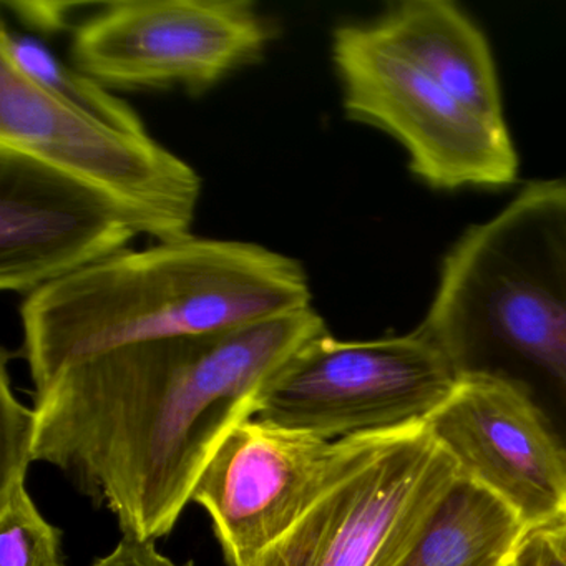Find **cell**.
<instances>
[{"mask_svg":"<svg viewBox=\"0 0 566 566\" xmlns=\"http://www.w3.org/2000/svg\"><path fill=\"white\" fill-rule=\"evenodd\" d=\"M327 333L313 306L240 329L117 347L34 390L32 459L61 470L122 533L170 535L205 467L301 346Z\"/></svg>","mask_w":566,"mask_h":566,"instance_id":"6da1fadb","label":"cell"},{"mask_svg":"<svg viewBox=\"0 0 566 566\" xmlns=\"http://www.w3.org/2000/svg\"><path fill=\"white\" fill-rule=\"evenodd\" d=\"M311 306L296 258L190 234L115 254L25 296L21 353L38 390L117 347L240 329Z\"/></svg>","mask_w":566,"mask_h":566,"instance_id":"7a4b0ae2","label":"cell"},{"mask_svg":"<svg viewBox=\"0 0 566 566\" xmlns=\"http://www.w3.org/2000/svg\"><path fill=\"white\" fill-rule=\"evenodd\" d=\"M419 329L459 379L515 390L566 450V180L530 181L460 237Z\"/></svg>","mask_w":566,"mask_h":566,"instance_id":"3957f363","label":"cell"},{"mask_svg":"<svg viewBox=\"0 0 566 566\" xmlns=\"http://www.w3.org/2000/svg\"><path fill=\"white\" fill-rule=\"evenodd\" d=\"M457 476L427 423L336 440L319 495L253 566H392Z\"/></svg>","mask_w":566,"mask_h":566,"instance_id":"277c9868","label":"cell"},{"mask_svg":"<svg viewBox=\"0 0 566 566\" xmlns=\"http://www.w3.org/2000/svg\"><path fill=\"white\" fill-rule=\"evenodd\" d=\"M446 354L417 327L406 336L301 346L268 384L254 419L336 442L422 426L459 384Z\"/></svg>","mask_w":566,"mask_h":566,"instance_id":"5b68a950","label":"cell"},{"mask_svg":"<svg viewBox=\"0 0 566 566\" xmlns=\"http://www.w3.org/2000/svg\"><path fill=\"white\" fill-rule=\"evenodd\" d=\"M331 52L346 117L396 138L410 171L429 187L515 184L518 155L505 122L467 107L390 49L370 22L334 29Z\"/></svg>","mask_w":566,"mask_h":566,"instance_id":"8992f818","label":"cell"},{"mask_svg":"<svg viewBox=\"0 0 566 566\" xmlns=\"http://www.w3.org/2000/svg\"><path fill=\"white\" fill-rule=\"evenodd\" d=\"M276 38L251 0H117L78 22L71 54L108 91L203 95L258 64Z\"/></svg>","mask_w":566,"mask_h":566,"instance_id":"52a82bcc","label":"cell"},{"mask_svg":"<svg viewBox=\"0 0 566 566\" xmlns=\"http://www.w3.org/2000/svg\"><path fill=\"white\" fill-rule=\"evenodd\" d=\"M0 147L38 158L130 211L147 237L191 234L203 181L151 135H132L72 111L0 55Z\"/></svg>","mask_w":566,"mask_h":566,"instance_id":"ba28073f","label":"cell"},{"mask_svg":"<svg viewBox=\"0 0 566 566\" xmlns=\"http://www.w3.org/2000/svg\"><path fill=\"white\" fill-rule=\"evenodd\" d=\"M137 218L57 168L0 147V290L29 294L128 250Z\"/></svg>","mask_w":566,"mask_h":566,"instance_id":"9c48e42d","label":"cell"},{"mask_svg":"<svg viewBox=\"0 0 566 566\" xmlns=\"http://www.w3.org/2000/svg\"><path fill=\"white\" fill-rule=\"evenodd\" d=\"M334 442L250 419L231 430L195 485L227 566H253L313 505Z\"/></svg>","mask_w":566,"mask_h":566,"instance_id":"30bf717a","label":"cell"},{"mask_svg":"<svg viewBox=\"0 0 566 566\" xmlns=\"http://www.w3.org/2000/svg\"><path fill=\"white\" fill-rule=\"evenodd\" d=\"M427 427L460 475L499 496L526 528L566 515V450L515 390L460 379Z\"/></svg>","mask_w":566,"mask_h":566,"instance_id":"8fae6325","label":"cell"},{"mask_svg":"<svg viewBox=\"0 0 566 566\" xmlns=\"http://www.w3.org/2000/svg\"><path fill=\"white\" fill-rule=\"evenodd\" d=\"M390 49L492 122L503 118L492 51L479 25L449 0H406L370 22Z\"/></svg>","mask_w":566,"mask_h":566,"instance_id":"7c38bea8","label":"cell"},{"mask_svg":"<svg viewBox=\"0 0 566 566\" xmlns=\"http://www.w3.org/2000/svg\"><path fill=\"white\" fill-rule=\"evenodd\" d=\"M526 530L505 502L459 473L392 566H509Z\"/></svg>","mask_w":566,"mask_h":566,"instance_id":"4fadbf2b","label":"cell"},{"mask_svg":"<svg viewBox=\"0 0 566 566\" xmlns=\"http://www.w3.org/2000/svg\"><path fill=\"white\" fill-rule=\"evenodd\" d=\"M0 566H65L62 533L28 490L34 409L14 394L0 400Z\"/></svg>","mask_w":566,"mask_h":566,"instance_id":"5bb4252c","label":"cell"},{"mask_svg":"<svg viewBox=\"0 0 566 566\" xmlns=\"http://www.w3.org/2000/svg\"><path fill=\"white\" fill-rule=\"evenodd\" d=\"M0 55L9 59L32 84L61 104L108 127L132 135L148 134L138 112L75 65L65 64L41 41L11 31L2 24Z\"/></svg>","mask_w":566,"mask_h":566,"instance_id":"9a60e30c","label":"cell"},{"mask_svg":"<svg viewBox=\"0 0 566 566\" xmlns=\"http://www.w3.org/2000/svg\"><path fill=\"white\" fill-rule=\"evenodd\" d=\"M509 566H566V515L526 530Z\"/></svg>","mask_w":566,"mask_h":566,"instance_id":"2e32d148","label":"cell"},{"mask_svg":"<svg viewBox=\"0 0 566 566\" xmlns=\"http://www.w3.org/2000/svg\"><path fill=\"white\" fill-rule=\"evenodd\" d=\"M6 9H11L22 24L31 25L35 31L54 32L64 31L72 25L74 11L85 8V4H65V2H2Z\"/></svg>","mask_w":566,"mask_h":566,"instance_id":"e0dca14e","label":"cell"},{"mask_svg":"<svg viewBox=\"0 0 566 566\" xmlns=\"http://www.w3.org/2000/svg\"><path fill=\"white\" fill-rule=\"evenodd\" d=\"M92 566H191L180 565L168 558L157 548V542H140V539L124 538L108 555L95 559Z\"/></svg>","mask_w":566,"mask_h":566,"instance_id":"ac0fdd59","label":"cell"}]
</instances>
